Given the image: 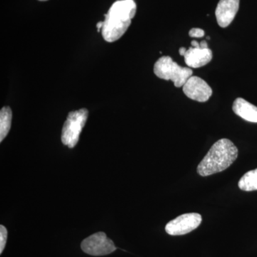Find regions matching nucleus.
Returning a JSON list of instances; mask_svg holds the SVG:
<instances>
[{"mask_svg": "<svg viewBox=\"0 0 257 257\" xmlns=\"http://www.w3.org/2000/svg\"><path fill=\"white\" fill-rule=\"evenodd\" d=\"M137 5L134 0L116 1L111 5L103 21L101 35L105 41L114 42L124 35L136 15Z\"/></svg>", "mask_w": 257, "mask_h": 257, "instance_id": "f257e3e1", "label": "nucleus"}, {"mask_svg": "<svg viewBox=\"0 0 257 257\" xmlns=\"http://www.w3.org/2000/svg\"><path fill=\"white\" fill-rule=\"evenodd\" d=\"M238 153L237 147L228 139L218 140L198 165V174L207 177L223 172L234 163Z\"/></svg>", "mask_w": 257, "mask_h": 257, "instance_id": "f03ea898", "label": "nucleus"}, {"mask_svg": "<svg viewBox=\"0 0 257 257\" xmlns=\"http://www.w3.org/2000/svg\"><path fill=\"white\" fill-rule=\"evenodd\" d=\"M154 72L159 78L172 81L176 87H183L193 74L192 69L181 67L170 56H164L157 61Z\"/></svg>", "mask_w": 257, "mask_h": 257, "instance_id": "7ed1b4c3", "label": "nucleus"}, {"mask_svg": "<svg viewBox=\"0 0 257 257\" xmlns=\"http://www.w3.org/2000/svg\"><path fill=\"white\" fill-rule=\"evenodd\" d=\"M88 114L87 109H81L69 113L62 128L61 137L63 145L69 148H73L77 145L79 135L87 121Z\"/></svg>", "mask_w": 257, "mask_h": 257, "instance_id": "20e7f679", "label": "nucleus"}, {"mask_svg": "<svg viewBox=\"0 0 257 257\" xmlns=\"http://www.w3.org/2000/svg\"><path fill=\"white\" fill-rule=\"evenodd\" d=\"M81 248L84 253L92 256H104L114 252L116 249L112 240L109 239L102 231L95 233L83 240Z\"/></svg>", "mask_w": 257, "mask_h": 257, "instance_id": "39448f33", "label": "nucleus"}, {"mask_svg": "<svg viewBox=\"0 0 257 257\" xmlns=\"http://www.w3.org/2000/svg\"><path fill=\"white\" fill-rule=\"evenodd\" d=\"M202 216L197 213L184 214L167 223L165 231L171 236H180L188 234L197 229L202 222Z\"/></svg>", "mask_w": 257, "mask_h": 257, "instance_id": "423d86ee", "label": "nucleus"}, {"mask_svg": "<svg viewBox=\"0 0 257 257\" xmlns=\"http://www.w3.org/2000/svg\"><path fill=\"white\" fill-rule=\"evenodd\" d=\"M184 94L192 100L205 102L212 94V89L204 79L192 76L184 84Z\"/></svg>", "mask_w": 257, "mask_h": 257, "instance_id": "0eeeda50", "label": "nucleus"}, {"mask_svg": "<svg viewBox=\"0 0 257 257\" xmlns=\"http://www.w3.org/2000/svg\"><path fill=\"white\" fill-rule=\"evenodd\" d=\"M239 8V0H220L215 12L218 25L222 28H227L234 20Z\"/></svg>", "mask_w": 257, "mask_h": 257, "instance_id": "6e6552de", "label": "nucleus"}, {"mask_svg": "<svg viewBox=\"0 0 257 257\" xmlns=\"http://www.w3.org/2000/svg\"><path fill=\"white\" fill-rule=\"evenodd\" d=\"M212 52L210 49L189 47L184 55V61L191 68H199L209 63L212 60Z\"/></svg>", "mask_w": 257, "mask_h": 257, "instance_id": "1a4fd4ad", "label": "nucleus"}, {"mask_svg": "<svg viewBox=\"0 0 257 257\" xmlns=\"http://www.w3.org/2000/svg\"><path fill=\"white\" fill-rule=\"evenodd\" d=\"M232 109L240 117L250 122L257 123V107L243 98L235 99Z\"/></svg>", "mask_w": 257, "mask_h": 257, "instance_id": "9d476101", "label": "nucleus"}, {"mask_svg": "<svg viewBox=\"0 0 257 257\" xmlns=\"http://www.w3.org/2000/svg\"><path fill=\"white\" fill-rule=\"evenodd\" d=\"M13 112L9 106H5L0 111V142L6 138L11 128Z\"/></svg>", "mask_w": 257, "mask_h": 257, "instance_id": "9b49d317", "label": "nucleus"}, {"mask_svg": "<svg viewBox=\"0 0 257 257\" xmlns=\"http://www.w3.org/2000/svg\"><path fill=\"white\" fill-rule=\"evenodd\" d=\"M238 185L240 189L246 192L257 190V169L246 172L240 179Z\"/></svg>", "mask_w": 257, "mask_h": 257, "instance_id": "f8f14e48", "label": "nucleus"}, {"mask_svg": "<svg viewBox=\"0 0 257 257\" xmlns=\"http://www.w3.org/2000/svg\"><path fill=\"white\" fill-rule=\"evenodd\" d=\"M8 239V230L3 225L0 226V253H3Z\"/></svg>", "mask_w": 257, "mask_h": 257, "instance_id": "ddd939ff", "label": "nucleus"}, {"mask_svg": "<svg viewBox=\"0 0 257 257\" xmlns=\"http://www.w3.org/2000/svg\"><path fill=\"white\" fill-rule=\"evenodd\" d=\"M204 35H205V32L204 30L199 28H192L189 32V36L194 37V38H202Z\"/></svg>", "mask_w": 257, "mask_h": 257, "instance_id": "4468645a", "label": "nucleus"}, {"mask_svg": "<svg viewBox=\"0 0 257 257\" xmlns=\"http://www.w3.org/2000/svg\"><path fill=\"white\" fill-rule=\"evenodd\" d=\"M191 44H192V47H195V48H201L200 43H199V42L196 41V40H193V41L191 42Z\"/></svg>", "mask_w": 257, "mask_h": 257, "instance_id": "2eb2a0df", "label": "nucleus"}, {"mask_svg": "<svg viewBox=\"0 0 257 257\" xmlns=\"http://www.w3.org/2000/svg\"><path fill=\"white\" fill-rule=\"evenodd\" d=\"M200 47L201 48L207 49L208 45L207 41H206V40H202V41L200 42Z\"/></svg>", "mask_w": 257, "mask_h": 257, "instance_id": "dca6fc26", "label": "nucleus"}, {"mask_svg": "<svg viewBox=\"0 0 257 257\" xmlns=\"http://www.w3.org/2000/svg\"><path fill=\"white\" fill-rule=\"evenodd\" d=\"M187 49L185 48V47H181L180 49H179V55L182 56H184L185 55L186 52H187Z\"/></svg>", "mask_w": 257, "mask_h": 257, "instance_id": "f3484780", "label": "nucleus"}, {"mask_svg": "<svg viewBox=\"0 0 257 257\" xmlns=\"http://www.w3.org/2000/svg\"><path fill=\"white\" fill-rule=\"evenodd\" d=\"M103 27V22H99L96 24V28H97V31L100 32L101 31V29H102Z\"/></svg>", "mask_w": 257, "mask_h": 257, "instance_id": "a211bd4d", "label": "nucleus"}, {"mask_svg": "<svg viewBox=\"0 0 257 257\" xmlns=\"http://www.w3.org/2000/svg\"><path fill=\"white\" fill-rule=\"evenodd\" d=\"M118 2H122V1H128V0H116Z\"/></svg>", "mask_w": 257, "mask_h": 257, "instance_id": "6ab92c4d", "label": "nucleus"}, {"mask_svg": "<svg viewBox=\"0 0 257 257\" xmlns=\"http://www.w3.org/2000/svg\"><path fill=\"white\" fill-rule=\"evenodd\" d=\"M207 40H210V37H207Z\"/></svg>", "mask_w": 257, "mask_h": 257, "instance_id": "aec40b11", "label": "nucleus"}, {"mask_svg": "<svg viewBox=\"0 0 257 257\" xmlns=\"http://www.w3.org/2000/svg\"><path fill=\"white\" fill-rule=\"evenodd\" d=\"M39 1H47V0H39Z\"/></svg>", "mask_w": 257, "mask_h": 257, "instance_id": "412c9836", "label": "nucleus"}]
</instances>
